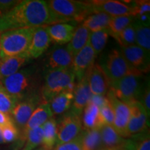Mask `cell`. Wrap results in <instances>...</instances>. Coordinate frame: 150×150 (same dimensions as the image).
Listing matches in <instances>:
<instances>
[{
  "label": "cell",
  "instance_id": "obj_22",
  "mask_svg": "<svg viewBox=\"0 0 150 150\" xmlns=\"http://www.w3.org/2000/svg\"><path fill=\"white\" fill-rule=\"evenodd\" d=\"M100 134L103 147L109 149H125L127 139L120 136L111 125H103L100 129Z\"/></svg>",
  "mask_w": 150,
  "mask_h": 150
},
{
  "label": "cell",
  "instance_id": "obj_17",
  "mask_svg": "<svg viewBox=\"0 0 150 150\" xmlns=\"http://www.w3.org/2000/svg\"><path fill=\"white\" fill-rule=\"evenodd\" d=\"M92 95L87 74H85L83 77L78 81L75 88L70 111L77 115H81L84 108L91 101Z\"/></svg>",
  "mask_w": 150,
  "mask_h": 150
},
{
  "label": "cell",
  "instance_id": "obj_43",
  "mask_svg": "<svg viewBox=\"0 0 150 150\" xmlns=\"http://www.w3.org/2000/svg\"><path fill=\"white\" fill-rule=\"evenodd\" d=\"M12 124H14V122L9 114L0 112V126L4 127Z\"/></svg>",
  "mask_w": 150,
  "mask_h": 150
},
{
  "label": "cell",
  "instance_id": "obj_23",
  "mask_svg": "<svg viewBox=\"0 0 150 150\" xmlns=\"http://www.w3.org/2000/svg\"><path fill=\"white\" fill-rule=\"evenodd\" d=\"M82 126L83 129H100L104 125L100 115L99 108L90 102L83 110Z\"/></svg>",
  "mask_w": 150,
  "mask_h": 150
},
{
  "label": "cell",
  "instance_id": "obj_2",
  "mask_svg": "<svg viewBox=\"0 0 150 150\" xmlns=\"http://www.w3.org/2000/svg\"><path fill=\"white\" fill-rule=\"evenodd\" d=\"M35 28L13 29L0 33L1 59L26 55Z\"/></svg>",
  "mask_w": 150,
  "mask_h": 150
},
{
  "label": "cell",
  "instance_id": "obj_25",
  "mask_svg": "<svg viewBox=\"0 0 150 150\" xmlns=\"http://www.w3.org/2000/svg\"><path fill=\"white\" fill-rule=\"evenodd\" d=\"M79 137L83 150H99L103 147L100 129H83Z\"/></svg>",
  "mask_w": 150,
  "mask_h": 150
},
{
  "label": "cell",
  "instance_id": "obj_4",
  "mask_svg": "<svg viewBox=\"0 0 150 150\" xmlns=\"http://www.w3.org/2000/svg\"><path fill=\"white\" fill-rule=\"evenodd\" d=\"M76 86L75 76L71 69L49 70L40 92L42 102L50 103L63 91L74 93Z\"/></svg>",
  "mask_w": 150,
  "mask_h": 150
},
{
  "label": "cell",
  "instance_id": "obj_8",
  "mask_svg": "<svg viewBox=\"0 0 150 150\" xmlns=\"http://www.w3.org/2000/svg\"><path fill=\"white\" fill-rule=\"evenodd\" d=\"M83 129L81 117L71 111L67 112L57 123L56 145L75 139L79 136Z\"/></svg>",
  "mask_w": 150,
  "mask_h": 150
},
{
  "label": "cell",
  "instance_id": "obj_45",
  "mask_svg": "<svg viewBox=\"0 0 150 150\" xmlns=\"http://www.w3.org/2000/svg\"><path fill=\"white\" fill-rule=\"evenodd\" d=\"M124 149H109V148H105V147H102V149L99 150H124Z\"/></svg>",
  "mask_w": 150,
  "mask_h": 150
},
{
  "label": "cell",
  "instance_id": "obj_10",
  "mask_svg": "<svg viewBox=\"0 0 150 150\" xmlns=\"http://www.w3.org/2000/svg\"><path fill=\"white\" fill-rule=\"evenodd\" d=\"M106 97L109 100L114 111V121L112 127L122 138H129L127 133V126L130 116L129 105L119 100L110 89L106 93Z\"/></svg>",
  "mask_w": 150,
  "mask_h": 150
},
{
  "label": "cell",
  "instance_id": "obj_1",
  "mask_svg": "<svg viewBox=\"0 0 150 150\" xmlns=\"http://www.w3.org/2000/svg\"><path fill=\"white\" fill-rule=\"evenodd\" d=\"M47 1H19L12 8L0 16V33L13 29L45 27L57 24Z\"/></svg>",
  "mask_w": 150,
  "mask_h": 150
},
{
  "label": "cell",
  "instance_id": "obj_46",
  "mask_svg": "<svg viewBox=\"0 0 150 150\" xmlns=\"http://www.w3.org/2000/svg\"><path fill=\"white\" fill-rule=\"evenodd\" d=\"M35 150H45V149H43V148L41 147V148H38V149H35Z\"/></svg>",
  "mask_w": 150,
  "mask_h": 150
},
{
  "label": "cell",
  "instance_id": "obj_42",
  "mask_svg": "<svg viewBox=\"0 0 150 150\" xmlns=\"http://www.w3.org/2000/svg\"><path fill=\"white\" fill-rule=\"evenodd\" d=\"M90 102L93 103L99 108H100L108 102V99L105 95L104 96L103 95H92Z\"/></svg>",
  "mask_w": 150,
  "mask_h": 150
},
{
  "label": "cell",
  "instance_id": "obj_28",
  "mask_svg": "<svg viewBox=\"0 0 150 150\" xmlns=\"http://www.w3.org/2000/svg\"><path fill=\"white\" fill-rule=\"evenodd\" d=\"M111 17L103 13H93L83 20V24L90 32H96L107 29Z\"/></svg>",
  "mask_w": 150,
  "mask_h": 150
},
{
  "label": "cell",
  "instance_id": "obj_19",
  "mask_svg": "<svg viewBox=\"0 0 150 150\" xmlns=\"http://www.w3.org/2000/svg\"><path fill=\"white\" fill-rule=\"evenodd\" d=\"M45 28L52 42L64 45L71 40L76 27L73 24L64 22L45 26Z\"/></svg>",
  "mask_w": 150,
  "mask_h": 150
},
{
  "label": "cell",
  "instance_id": "obj_32",
  "mask_svg": "<svg viewBox=\"0 0 150 150\" xmlns=\"http://www.w3.org/2000/svg\"><path fill=\"white\" fill-rule=\"evenodd\" d=\"M109 35L108 29L90 33L88 43L93 48L95 55L97 56L104 50Z\"/></svg>",
  "mask_w": 150,
  "mask_h": 150
},
{
  "label": "cell",
  "instance_id": "obj_44",
  "mask_svg": "<svg viewBox=\"0 0 150 150\" xmlns=\"http://www.w3.org/2000/svg\"><path fill=\"white\" fill-rule=\"evenodd\" d=\"M1 143H4V142L2 132H1V127L0 126V144H1Z\"/></svg>",
  "mask_w": 150,
  "mask_h": 150
},
{
  "label": "cell",
  "instance_id": "obj_34",
  "mask_svg": "<svg viewBox=\"0 0 150 150\" xmlns=\"http://www.w3.org/2000/svg\"><path fill=\"white\" fill-rule=\"evenodd\" d=\"M18 103V101L0 84V112L7 114L11 113Z\"/></svg>",
  "mask_w": 150,
  "mask_h": 150
},
{
  "label": "cell",
  "instance_id": "obj_5",
  "mask_svg": "<svg viewBox=\"0 0 150 150\" xmlns=\"http://www.w3.org/2000/svg\"><path fill=\"white\" fill-rule=\"evenodd\" d=\"M47 4L58 23L83 21L90 14H93L89 1L50 0Z\"/></svg>",
  "mask_w": 150,
  "mask_h": 150
},
{
  "label": "cell",
  "instance_id": "obj_11",
  "mask_svg": "<svg viewBox=\"0 0 150 150\" xmlns=\"http://www.w3.org/2000/svg\"><path fill=\"white\" fill-rule=\"evenodd\" d=\"M53 115L54 114L50 108V103H41L33 111L29 120L22 129L21 133L19 134V137L17 140L18 148L22 149L29 131L38 127H42L48 120L53 117Z\"/></svg>",
  "mask_w": 150,
  "mask_h": 150
},
{
  "label": "cell",
  "instance_id": "obj_18",
  "mask_svg": "<svg viewBox=\"0 0 150 150\" xmlns=\"http://www.w3.org/2000/svg\"><path fill=\"white\" fill-rule=\"evenodd\" d=\"M51 42L45 27H35L26 55L30 59H37L47 50Z\"/></svg>",
  "mask_w": 150,
  "mask_h": 150
},
{
  "label": "cell",
  "instance_id": "obj_31",
  "mask_svg": "<svg viewBox=\"0 0 150 150\" xmlns=\"http://www.w3.org/2000/svg\"><path fill=\"white\" fill-rule=\"evenodd\" d=\"M135 18L134 16H131L111 17L107 28L109 35L115 38L122 30L133 23Z\"/></svg>",
  "mask_w": 150,
  "mask_h": 150
},
{
  "label": "cell",
  "instance_id": "obj_36",
  "mask_svg": "<svg viewBox=\"0 0 150 150\" xmlns=\"http://www.w3.org/2000/svg\"><path fill=\"white\" fill-rule=\"evenodd\" d=\"M1 132L4 142L7 143L16 141L19 137V131L15 124L1 127Z\"/></svg>",
  "mask_w": 150,
  "mask_h": 150
},
{
  "label": "cell",
  "instance_id": "obj_40",
  "mask_svg": "<svg viewBox=\"0 0 150 150\" xmlns=\"http://www.w3.org/2000/svg\"><path fill=\"white\" fill-rule=\"evenodd\" d=\"M139 102L142 105L143 108L147 112L148 116L149 117L150 115V87H149V81H148L147 85L143 88L142 92L141 95H140Z\"/></svg>",
  "mask_w": 150,
  "mask_h": 150
},
{
  "label": "cell",
  "instance_id": "obj_20",
  "mask_svg": "<svg viewBox=\"0 0 150 150\" xmlns=\"http://www.w3.org/2000/svg\"><path fill=\"white\" fill-rule=\"evenodd\" d=\"M74 56L66 47H56L50 54L47 62L49 70L71 69Z\"/></svg>",
  "mask_w": 150,
  "mask_h": 150
},
{
  "label": "cell",
  "instance_id": "obj_37",
  "mask_svg": "<svg viewBox=\"0 0 150 150\" xmlns=\"http://www.w3.org/2000/svg\"><path fill=\"white\" fill-rule=\"evenodd\" d=\"M100 115L104 122V125H108L112 126L114 121V111L109 100L102 108H99Z\"/></svg>",
  "mask_w": 150,
  "mask_h": 150
},
{
  "label": "cell",
  "instance_id": "obj_13",
  "mask_svg": "<svg viewBox=\"0 0 150 150\" xmlns=\"http://www.w3.org/2000/svg\"><path fill=\"white\" fill-rule=\"evenodd\" d=\"M92 13H103L110 17L131 16H134V9L121 1L115 0H95L89 1Z\"/></svg>",
  "mask_w": 150,
  "mask_h": 150
},
{
  "label": "cell",
  "instance_id": "obj_26",
  "mask_svg": "<svg viewBox=\"0 0 150 150\" xmlns=\"http://www.w3.org/2000/svg\"><path fill=\"white\" fill-rule=\"evenodd\" d=\"M56 140L57 122L52 117L42 125V148L45 150H52L56 145Z\"/></svg>",
  "mask_w": 150,
  "mask_h": 150
},
{
  "label": "cell",
  "instance_id": "obj_39",
  "mask_svg": "<svg viewBox=\"0 0 150 150\" xmlns=\"http://www.w3.org/2000/svg\"><path fill=\"white\" fill-rule=\"evenodd\" d=\"M52 150H83V148L79 136L77 138L70 142L56 145Z\"/></svg>",
  "mask_w": 150,
  "mask_h": 150
},
{
  "label": "cell",
  "instance_id": "obj_29",
  "mask_svg": "<svg viewBox=\"0 0 150 150\" xmlns=\"http://www.w3.org/2000/svg\"><path fill=\"white\" fill-rule=\"evenodd\" d=\"M132 24L136 33V45L150 52L149 24L142 23L136 18Z\"/></svg>",
  "mask_w": 150,
  "mask_h": 150
},
{
  "label": "cell",
  "instance_id": "obj_9",
  "mask_svg": "<svg viewBox=\"0 0 150 150\" xmlns=\"http://www.w3.org/2000/svg\"><path fill=\"white\" fill-rule=\"evenodd\" d=\"M42 102H43L41 94L39 93H33L19 101L11 112L15 125L21 129L23 128L33 111Z\"/></svg>",
  "mask_w": 150,
  "mask_h": 150
},
{
  "label": "cell",
  "instance_id": "obj_21",
  "mask_svg": "<svg viewBox=\"0 0 150 150\" xmlns=\"http://www.w3.org/2000/svg\"><path fill=\"white\" fill-rule=\"evenodd\" d=\"M26 55L5 58L0 61V81L18 72L30 61Z\"/></svg>",
  "mask_w": 150,
  "mask_h": 150
},
{
  "label": "cell",
  "instance_id": "obj_41",
  "mask_svg": "<svg viewBox=\"0 0 150 150\" xmlns=\"http://www.w3.org/2000/svg\"><path fill=\"white\" fill-rule=\"evenodd\" d=\"M18 2L19 1L13 0H0V16L8 11Z\"/></svg>",
  "mask_w": 150,
  "mask_h": 150
},
{
  "label": "cell",
  "instance_id": "obj_15",
  "mask_svg": "<svg viewBox=\"0 0 150 150\" xmlns=\"http://www.w3.org/2000/svg\"><path fill=\"white\" fill-rule=\"evenodd\" d=\"M121 53L131 66L136 70L142 74L149 72L150 66L149 52L136 45H133L122 47Z\"/></svg>",
  "mask_w": 150,
  "mask_h": 150
},
{
  "label": "cell",
  "instance_id": "obj_47",
  "mask_svg": "<svg viewBox=\"0 0 150 150\" xmlns=\"http://www.w3.org/2000/svg\"><path fill=\"white\" fill-rule=\"evenodd\" d=\"M1 55H0V61H1Z\"/></svg>",
  "mask_w": 150,
  "mask_h": 150
},
{
  "label": "cell",
  "instance_id": "obj_16",
  "mask_svg": "<svg viewBox=\"0 0 150 150\" xmlns=\"http://www.w3.org/2000/svg\"><path fill=\"white\" fill-rule=\"evenodd\" d=\"M96 56L89 43L74 56L72 71L77 81H79L83 77L86 71L95 63Z\"/></svg>",
  "mask_w": 150,
  "mask_h": 150
},
{
  "label": "cell",
  "instance_id": "obj_38",
  "mask_svg": "<svg viewBox=\"0 0 150 150\" xmlns=\"http://www.w3.org/2000/svg\"><path fill=\"white\" fill-rule=\"evenodd\" d=\"M131 8L134 9L135 18L142 16L149 15L150 1H136L132 3Z\"/></svg>",
  "mask_w": 150,
  "mask_h": 150
},
{
  "label": "cell",
  "instance_id": "obj_3",
  "mask_svg": "<svg viewBox=\"0 0 150 150\" xmlns=\"http://www.w3.org/2000/svg\"><path fill=\"white\" fill-rule=\"evenodd\" d=\"M37 75L32 67L22 69L8 77L0 81V84L8 93L20 101L37 92Z\"/></svg>",
  "mask_w": 150,
  "mask_h": 150
},
{
  "label": "cell",
  "instance_id": "obj_33",
  "mask_svg": "<svg viewBox=\"0 0 150 150\" xmlns=\"http://www.w3.org/2000/svg\"><path fill=\"white\" fill-rule=\"evenodd\" d=\"M42 126L29 131L21 150H34L42 144Z\"/></svg>",
  "mask_w": 150,
  "mask_h": 150
},
{
  "label": "cell",
  "instance_id": "obj_7",
  "mask_svg": "<svg viewBox=\"0 0 150 150\" xmlns=\"http://www.w3.org/2000/svg\"><path fill=\"white\" fill-rule=\"evenodd\" d=\"M111 82L129 75L142 76V73L131 65L121 52L112 50L106 58L104 65H101Z\"/></svg>",
  "mask_w": 150,
  "mask_h": 150
},
{
  "label": "cell",
  "instance_id": "obj_14",
  "mask_svg": "<svg viewBox=\"0 0 150 150\" xmlns=\"http://www.w3.org/2000/svg\"><path fill=\"white\" fill-rule=\"evenodd\" d=\"M86 74L92 95L104 96L110 88V81L101 65L94 63Z\"/></svg>",
  "mask_w": 150,
  "mask_h": 150
},
{
  "label": "cell",
  "instance_id": "obj_6",
  "mask_svg": "<svg viewBox=\"0 0 150 150\" xmlns=\"http://www.w3.org/2000/svg\"><path fill=\"white\" fill-rule=\"evenodd\" d=\"M142 76L138 75L125 76L111 82L109 89L119 100L125 104L129 105L137 101L139 102L143 91Z\"/></svg>",
  "mask_w": 150,
  "mask_h": 150
},
{
  "label": "cell",
  "instance_id": "obj_24",
  "mask_svg": "<svg viewBox=\"0 0 150 150\" xmlns=\"http://www.w3.org/2000/svg\"><path fill=\"white\" fill-rule=\"evenodd\" d=\"M90 33L91 32L83 25H80L76 28L72 39L66 47L73 56L88 43Z\"/></svg>",
  "mask_w": 150,
  "mask_h": 150
},
{
  "label": "cell",
  "instance_id": "obj_30",
  "mask_svg": "<svg viewBox=\"0 0 150 150\" xmlns=\"http://www.w3.org/2000/svg\"><path fill=\"white\" fill-rule=\"evenodd\" d=\"M125 149L126 150H150L149 130L134 135L127 140Z\"/></svg>",
  "mask_w": 150,
  "mask_h": 150
},
{
  "label": "cell",
  "instance_id": "obj_48",
  "mask_svg": "<svg viewBox=\"0 0 150 150\" xmlns=\"http://www.w3.org/2000/svg\"><path fill=\"white\" fill-rule=\"evenodd\" d=\"M124 150H126V149H124Z\"/></svg>",
  "mask_w": 150,
  "mask_h": 150
},
{
  "label": "cell",
  "instance_id": "obj_27",
  "mask_svg": "<svg viewBox=\"0 0 150 150\" xmlns=\"http://www.w3.org/2000/svg\"><path fill=\"white\" fill-rule=\"evenodd\" d=\"M74 93L63 91L53 98L50 102V106L54 115H60L67 112L72 106Z\"/></svg>",
  "mask_w": 150,
  "mask_h": 150
},
{
  "label": "cell",
  "instance_id": "obj_35",
  "mask_svg": "<svg viewBox=\"0 0 150 150\" xmlns=\"http://www.w3.org/2000/svg\"><path fill=\"white\" fill-rule=\"evenodd\" d=\"M115 39L122 47L136 45V33L133 24H131L122 30Z\"/></svg>",
  "mask_w": 150,
  "mask_h": 150
},
{
  "label": "cell",
  "instance_id": "obj_12",
  "mask_svg": "<svg viewBox=\"0 0 150 150\" xmlns=\"http://www.w3.org/2000/svg\"><path fill=\"white\" fill-rule=\"evenodd\" d=\"M129 116L127 133L129 138L131 136L147 131L149 127V116L140 102L137 101L129 104Z\"/></svg>",
  "mask_w": 150,
  "mask_h": 150
}]
</instances>
